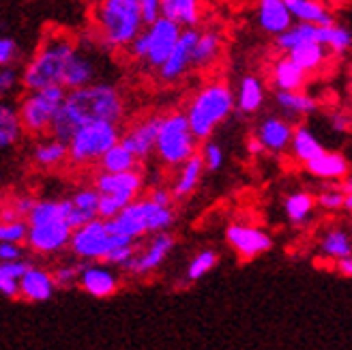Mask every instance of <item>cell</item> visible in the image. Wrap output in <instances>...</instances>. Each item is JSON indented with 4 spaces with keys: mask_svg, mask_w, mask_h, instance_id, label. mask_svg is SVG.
<instances>
[{
    "mask_svg": "<svg viewBox=\"0 0 352 350\" xmlns=\"http://www.w3.org/2000/svg\"><path fill=\"white\" fill-rule=\"evenodd\" d=\"M307 72H303L290 56L279 58L273 65V84L281 93H296L305 86Z\"/></svg>",
    "mask_w": 352,
    "mask_h": 350,
    "instance_id": "7402d4cb",
    "label": "cell"
},
{
    "mask_svg": "<svg viewBox=\"0 0 352 350\" xmlns=\"http://www.w3.org/2000/svg\"><path fill=\"white\" fill-rule=\"evenodd\" d=\"M74 228L65 219L50 221L43 226H34L28 234V248L37 254H54L67 245H72Z\"/></svg>",
    "mask_w": 352,
    "mask_h": 350,
    "instance_id": "8fae6325",
    "label": "cell"
},
{
    "mask_svg": "<svg viewBox=\"0 0 352 350\" xmlns=\"http://www.w3.org/2000/svg\"><path fill=\"white\" fill-rule=\"evenodd\" d=\"M172 198H174V196H170V191H166V189H155L153 194H151V200H153L155 204L164 206V208H170Z\"/></svg>",
    "mask_w": 352,
    "mask_h": 350,
    "instance_id": "9f6ffc18",
    "label": "cell"
},
{
    "mask_svg": "<svg viewBox=\"0 0 352 350\" xmlns=\"http://www.w3.org/2000/svg\"><path fill=\"white\" fill-rule=\"evenodd\" d=\"M320 248L327 256L331 258H338V260H344V258H350L352 256V239L344 232V230H331L322 243Z\"/></svg>",
    "mask_w": 352,
    "mask_h": 350,
    "instance_id": "74e56055",
    "label": "cell"
},
{
    "mask_svg": "<svg viewBox=\"0 0 352 350\" xmlns=\"http://www.w3.org/2000/svg\"><path fill=\"white\" fill-rule=\"evenodd\" d=\"M22 131H24V125L20 118V110L3 103V106H0V146L3 149L13 146L17 140H20Z\"/></svg>",
    "mask_w": 352,
    "mask_h": 350,
    "instance_id": "4dcf8cb0",
    "label": "cell"
},
{
    "mask_svg": "<svg viewBox=\"0 0 352 350\" xmlns=\"http://www.w3.org/2000/svg\"><path fill=\"white\" fill-rule=\"evenodd\" d=\"M95 20L103 47L110 50H127L146 26L140 0H99Z\"/></svg>",
    "mask_w": 352,
    "mask_h": 350,
    "instance_id": "3957f363",
    "label": "cell"
},
{
    "mask_svg": "<svg viewBox=\"0 0 352 350\" xmlns=\"http://www.w3.org/2000/svg\"><path fill=\"white\" fill-rule=\"evenodd\" d=\"M256 20L260 30L273 34L275 39L294 24V17L286 5V0H258Z\"/></svg>",
    "mask_w": 352,
    "mask_h": 350,
    "instance_id": "9a60e30c",
    "label": "cell"
},
{
    "mask_svg": "<svg viewBox=\"0 0 352 350\" xmlns=\"http://www.w3.org/2000/svg\"><path fill=\"white\" fill-rule=\"evenodd\" d=\"M127 52H129V56L133 61L146 63V56H148V34H146V28H144V32H140L138 37L129 43Z\"/></svg>",
    "mask_w": 352,
    "mask_h": 350,
    "instance_id": "7dc6e473",
    "label": "cell"
},
{
    "mask_svg": "<svg viewBox=\"0 0 352 350\" xmlns=\"http://www.w3.org/2000/svg\"><path fill=\"white\" fill-rule=\"evenodd\" d=\"M76 41L63 32H52L22 69V86L28 93H37L50 86H63L65 69L76 54Z\"/></svg>",
    "mask_w": 352,
    "mask_h": 350,
    "instance_id": "7a4b0ae2",
    "label": "cell"
},
{
    "mask_svg": "<svg viewBox=\"0 0 352 350\" xmlns=\"http://www.w3.org/2000/svg\"><path fill=\"white\" fill-rule=\"evenodd\" d=\"M275 101H277V106L281 110H284L286 114H292V116H305V114L316 112V108H318L316 99L305 95V93H301V91H296V93H281V91H277Z\"/></svg>",
    "mask_w": 352,
    "mask_h": 350,
    "instance_id": "d6a6232c",
    "label": "cell"
},
{
    "mask_svg": "<svg viewBox=\"0 0 352 350\" xmlns=\"http://www.w3.org/2000/svg\"><path fill=\"white\" fill-rule=\"evenodd\" d=\"M0 260H3V262H15V260H22V250H20V245L0 243Z\"/></svg>",
    "mask_w": 352,
    "mask_h": 350,
    "instance_id": "db71d44e",
    "label": "cell"
},
{
    "mask_svg": "<svg viewBox=\"0 0 352 350\" xmlns=\"http://www.w3.org/2000/svg\"><path fill=\"white\" fill-rule=\"evenodd\" d=\"M202 170H206L202 155H193L185 166H181V174H179V181H176V185H174L172 196L174 198H187V196H191L193 189H196L198 183H200Z\"/></svg>",
    "mask_w": 352,
    "mask_h": 350,
    "instance_id": "83f0119b",
    "label": "cell"
},
{
    "mask_svg": "<svg viewBox=\"0 0 352 350\" xmlns=\"http://www.w3.org/2000/svg\"><path fill=\"white\" fill-rule=\"evenodd\" d=\"M258 138L264 144V149L271 153H281L288 146H292V138H294V129L288 120L279 118V116H269L260 122L258 127Z\"/></svg>",
    "mask_w": 352,
    "mask_h": 350,
    "instance_id": "d6986e66",
    "label": "cell"
},
{
    "mask_svg": "<svg viewBox=\"0 0 352 350\" xmlns=\"http://www.w3.org/2000/svg\"><path fill=\"white\" fill-rule=\"evenodd\" d=\"M20 82H22V74L15 67H3V72H0V93L5 95L11 93Z\"/></svg>",
    "mask_w": 352,
    "mask_h": 350,
    "instance_id": "681fc988",
    "label": "cell"
},
{
    "mask_svg": "<svg viewBox=\"0 0 352 350\" xmlns=\"http://www.w3.org/2000/svg\"><path fill=\"white\" fill-rule=\"evenodd\" d=\"M142 187V174L138 170L131 172H122V174H105L101 172L97 181H95V189L101 196H114L116 200H120L125 206H129L131 202H135V194Z\"/></svg>",
    "mask_w": 352,
    "mask_h": 350,
    "instance_id": "4fadbf2b",
    "label": "cell"
},
{
    "mask_svg": "<svg viewBox=\"0 0 352 350\" xmlns=\"http://www.w3.org/2000/svg\"><path fill=\"white\" fill-rule=\"evenodd\" d=\"M327 54H329V50L320 43H305L301 47H296L290 52V58L303 69V72H316V69H320L322 63L327 61Z\"/></svg>",
    "mask_w": 352,
    "mask_h": 350,
    "instance_id": "e575fe53",
    "label": "cell"
},
{
    "mask_svg": "<svg viewBox=\"0 0 352 350\" xmlns=\"http://www.w3.org/2000/svg\"><path fill=\"white\" fill-rule=\"evenodd\" d=\"M172 248H174V239H172V234L160 232V234H157V237L151 241V245H148V248H146L144 252L135 254V258L129 262L127 271H131L133 275H146V273L155 271V269L160 267L162 262L166 260V256L172 252Z\"/></svg>",
    "mask_w": 352,
    "mask_h": 350,
    "instance_id": "e0dca14e",
    "label": "cell"
},
{
    "mask_svg": "<svg viewBox=\"0 0 352 350\" xmlns=\"http://www.w3.org/2000/svg\"><path fill=\"white\" fill-rule=\"evenodd\" d=\"M318 202H320V206L327 208V211H338V208H344L346 194H344V191H338V189L324 191V194H320Z\"/></svg>",
    "mask_w": 352,
    "mask_h": 350,
    "instance_id": "f907efd6",
    "label": "cell"
},
{
    "mask_svg": "<svg viewBox=\"0 0 352 350\" xmlns=\"http://www.w3.org/2000/svg\"><path fill=\"white\" fill-rule=\"evenodd\" d=\"M221 34L213 28L200 30V39L193 47V69H208L217 63V58L221 56Z\"/></svg>",
    "mask_w": 352,
    "mask_h": 350,
    "instance_id": "d4e9b609",
    "label": "cell"
},
{
    "mask_svg": "<svg viewBox=\"0 0 352 350\" xmlns=\"http://www.w3.org/2000/svg\"><path fill=\"white\" fill-rule=\"evenodd\" d=\"M307 170L320 179H342L348 174V162L340 153H324L318 160L307 164Z\"/></svg>",
    "mask_w": 352,
    "mask_h": 350,
    "instance_id": "f546056e",
    "label": "cell"
},
{
    "mask_svg": "<svg viewBox=\"0 0 352 350\" xmlns=\"http://www.w3.org/2000/svg\"><path fill=\"white\" fill-rule=\"evenodd\" d=\"M97 78H99L97 58L88 50L78 47L76 54L72 56V61H69V65L65 69L63 86L67 91H78V89H86V86L97 84Z\"/></svg>",
    "mask_w": 352,
    "mask_h": 350,
    "instance_id": "5bb4252c",
    "label": "cell"
},
{
    "mask_svg": "<svg viewBox=\"0 0 352 350\" xmlns=\"http://www.w3.org/2000/svg\"><path fill=\"white\" fill-rule=\"evenodd\" d=\"M198 138L193 135L189 118L183 112H170L162 118L160 138H157V155L168 166H185L196 155Z\"/></svg>",
    "mask_w": 352,
    "mask_h": 350,
    "instance_id": "5b68a950",
    "label": "cell"
},
{
    "mask_svg": "<svg viewBox=\"0 0 352 350\" xmlns=\"http://www.w3.org/2000/svg\"><path fill=\"white\" fill-rule=\"evenodd\" d=\"M30 269H32V267H30V262H26V260L3 262V265H0V275H7V277L17 279V282H22L24 275H26Z\"/></svg>",
    "mask_w": 352,
    "mask_h": 350,
    "instance_id": "c3c4849f",
    "label": "cell"
},
{
    "mask_svg": "<svg viewBox=\"0 0 352 350\" xmlns=\"http://www.w3.org/2000/svg\"><path fill=\"white\" fill-rule=\"evenodd\" d=\"M226 237L243 258H254L258 254H264L271 250V237L252 228V226L232 223L230 228H228Z\"/></svg>",
    "mask_w": 352,
    "mask_h": 350,
    "instance_id": "2e32d148",
    "label": "cell"
},
{
    "mask_svg": "<svg viewBox=\"0 0 352 350\" xmlns=\"http://www.w3.org/2000/svg\"><path fill=\"white\" fill-rule=\"evenodd\" d=\"M140 5H142L146 26H151L153 22H157L162 17V0H140Z\"/></svg>",
    "mask_w": 352,
    "mask_h": 350,
    "instance_id": "816d5d0a",
    "label": "cell"
},
{
    "mask_svg": "<svg viewBox=\"0 0 352 350\" xmlns=\"http://www.w3.org/2000/svg\"><path fill=\"white\" fill-rule=\"evenodd\" d=\"M28 234H30V223L24 219L13 223H0V243H11V245L28 243Z\"/></svg>",
    "mask_w": 352,
    "mask_h": 350,
    "instance_id": "60d3db41",
    "label": "cell"
},
{
    "mask_svg": "<svg viewBox=\"0 0 352 350\" xmlns=\"http://www.w3.org/2000/svg\"><path fill=\"white\" fill-rule=\"evenodd\" d=\"M344 194L346 196H352V177L344 183Z\"/></svg>",
    "mask_w": 352,
    "mask_h": 350,
    "instance_id": "91938a15",
    "label": "cell"
},
{
    "mask_svg": "<svg viewBox=\"0 0 352 350\" xmlns=\"http://www.w3.org/2000/svg\"><path fill=\"white\" fill-rule=\"evenodd\" d=\"M185 28H181L179 24H174L168 17H160L157 22H153L151 26H146V34H148V56L146 63L151 69L160 72L164 67V63L170 58V54L174 52V47L179 45L181 34Z\"/></svg>",
    "mask_w": 352,
    "mask_h": 350,
    "instance_id": "ba28073f",
    "label": "cell"
},
{
    "mask_svg": "<svg viewBox=\"0 0 352 350\" xmlns=\"http://www.w3.org/2000/svg\"><path fill=\"white\" fill-rule=\"evenodd\" d=\"M72 200H74V206L78 208V211L88 213V215H93V217H99V200H101V194H99L95 187L76 191Z\"/></svg>",
    "mask_w": 352,
    "mask_h": 350,
    "instance_id": "b9f144b4",
    "label": "cell"
},
{
    "mask_svg": "<svg viewBox=\"0 0 352 350\" xmlns=\"http://www.w3.org/2000/svg\"><path fill=\"white\" fill-rule=\"evenodd\" d=\"M162 15L181 28H196L202 20V0H162Z\"/></svg>",
    "mask_w": 352,
    "mask_h": 350,
    "instance_id": "44dd1931",
    "label": "cell"
},
{
    "mask_svg": "<svg viewBox=\"0 0 352 350\" xmlns=\"http://www.w3.org/2000/svg\"><path fill=\"white\" fill-rule=\"evenodd\" d=\"M67 89L65 86H50V89L28 93L22 103H20V118L22 125L28 133H43L52 129L60 106L67 99Z\"/></svg>",
    "mask_w": 352,
    "mask_h": 350,
    "instance_id": "52a82bcc",
    "label": "cell"
},
{
    "mask_svg": "<svg viewBox=\"0 0 352 350\" xmlns=\"http://www.w3.org/2000/svg\"><path fill=\"white\" fill-rule=\"evenodd\" d=\"M65 219L63 217V211H60V202H52V200H41L34 204L32 213L28 215V223L30 228L34 226H43V223H50V221H60Z\"/></svg>",
    "mask_w": 352,
    "mask_h": 350,
    "instance_id": "f35d334b",
    "label": "cell"
},
{
    "mask_svg": "<svg viewBox=\"0 0 352 350\" xmlns=\"http://www.w3.org/2000/svg\"><path fill=\"white\" fill-rule=\"evenodd\" d=\"M0 292H3L7 299H15V296H22L20 282H17V279H13V277L0 275Z\"/></svg>",
    "mask_w": 352,
    "mask_h": 350,
    "instance_id": "f5cc1de1",
    "label": "cell"
},
{
    "mask_svg": "<svg viewBox=\"0 0 352 350\" xmlns=\"http://www.w3.org/2000/svg\"><path fill=\"white\" fill-rule=\"evenodd\" d=\"M248 151H250L252 155H260L262 151H267V149H264V144L260 142V138L256 135V138H252L250 142H248Z\"/></svg>",
    "mask_w": 352,
    "mask_h": 350,
    "instance_id": "6f0895ef",
    "label": "cell"
},
{
    "mask_svg": "<svg viewBox=\"0 0 352 350\" xmlns=\"http://www.w3.org/2000/svg\"><path fill=\"white\" fill-rule=\"evenodd\" d=\"M80 284L88 294L97 296V299H105V296H110V294L116 292L118 279H116V275L112 271L103 269V267H84Z\"/></svg>",
    "mask_w": 352,
    "mask_h": 350,
    "instance_id": "603a6c76",
    "label": "cell"
},
{
    "mask_svg": "<svg viewBox=\"0 0 352 350\" xmlns=\"http://www.w3.org/2000/svg\"><path fill=\"white\" fill-rule=\"evenodd\" d=\"M125 116V101L110 82H97L86 89L69 91L50 133L60 142H72L76 131L93 122H118Z\"/></svg>",
    "mask_w": 352,
    "mask_h": 350,
    "instance_id": "6da1fadb",
    "label": "cell"
},
{
    "mask_svg": "<svg viewBox=\"0 0 352 350\" xmlns=\"http://www.w3.org/2000/svg\"><path fill=\"white\" fill-rule=\"evenodd\" d=\"M105 228H108L110 234H122V237H129L133 241H138L140 237H144L148 232V226H146V215H144L142 200L131 202L118 217L105 221Z\"/></svg>",
    "mask_w": 352,
    "mask_h": 350,
    "instance_id": "ac0fdd59",
    "label": "cell"
},
{
    "mask_svg": "<svg viewBox=\"0 0 352 350\" xmlns=\"http://www.w3.org/2000/svg\"><path fill=\"white\" fill-rule=\"evenodd\" d=\"M200 39V30L198 28H185L181 34L179 45L174 47L170 58L164 63V67L157 72L162 82H176L181 80L189 69L193 67V47H196Z\"/></svg>",
    "mask_w": 352,
    "mask_h": 350,
    "instance_id": "30bf717a",
    "label": "cell"
},
{
    "mask_svg": "<svg viewBox=\"0 0 352 350\" xmlns=\"http://www.w3.org/2000/svg\"><path fill=\"white\" fill-rule=\"evenodd\" d=\"M338 269H340L346 277H352V256H350V258H344V260H338Z\"/></svg>",
    "mask_w": 352,
    "mask_h": 350,
    "instance_id": "680465c9",
    "label": "cell"
},
{
    "mask_svg": "<svg viewBox=\"0 0 352 350\" xmlns=\"http://www.w3.org/2000/svg\"><path fill=\"white\" fill-rule=\"evenodd\" d=\"M67 157H69V144L60 142V140H56V138L45 140V142L37 144L34 146V153H32V160L43 168L60 166Z\"/></svg>",
    "mask_w": 352,
    "mask_h": 350,
    "instance_id": "1f68e13d",
    "label": "cell"
},
{
    "mask_svg": "<svg viewBox=\"0 0 352 350\" xmlns=\"http://www.w3.org/2000/svg\"><path fill=\"white\" fill-rule=\"evenodd\" d=\"M20 56V45L11 37L0 39V65L3 67H13V63Z\"/></svg>",
    "mask_w": 352,
    "mask_h": 350,
    "instance_id": "bcb514c9",
    "label": "cell"
},
{
    "mask_svg": "<svg viewBox=\"0 0 352 350\" xmlns=\"http://www.w3.org/2000/svg\"><path fill=\"white\" fill-rule=\"evenodd\" d=\"M162 118L164 116H148L144 120H140L138 125H133L127 133H122L120 144L125 146L135 160H146V157L153 153V149H157Z\"/></svg>",
    "mask_w": 352,
    "mask_h": 350,
    "instance_id": "7c38bea8",
    "label": "cell"
},
{
    "mask_svg": "<svg viewBox=\"0 0 352 350\" xmlns=\"http://www.w3.org/2000/svg\"><path fill=\"white\" fill-rule=\"evenodd\" d=\"M327 5H331V7H340V5H346L348 0H324Z\"/></svg>",
    "mask_w": 352,
    "mask_h": 350,
    "instance_id": "94428289",
    "label": "cell"
},
{
    "mask_svg": "<svg viewBox=\"0 0 352 350\" xmlns=\"http://www.w3.org/2000/svg\"><path fill=\"white\" fill-rule=\"evenodd\" d=\"M344 208H346V211H348V213H352V196H346Z\"/></svg>",
    "mask_w": 352,
    "mask_h": 350,
    "instance_id": "6125c7cd",
    "label": "cell"
},
{
    "mask_svg": "<svg viewBox=\"0 0 352 350\" xmlns=\"http://www.w3.org/2000/svg\"><path fill=\"white\" fill-rule=\"evenodd\" d=\"M331 127L336 131H350L352 129V118L344 112H336L331 116Z\"/></svg>",
    "mask_w": 352,
    "mask_h": 350,
    "instance_id": "11a10c76",
    "label": "cell"
},
{
    "mask_svg": "<svg viewBox=\"0 0 352 350\" xmlns=\"http://www.w3.org/2000/svg\"><path fill=\"white\" fill-rule=\"evenodd\" d=\"M264 103V86L260 78L256 76H245L239 84L236 91V108L243 114H254L262 108Z\"/></svg>",
    "mask_w": 352,
    "mask_h": 350,
    "instance_id": "4316f807",
    "label": "cell"
},
{
    "mask_svg": "<svg viewBox=\"0 0 352 350\" xmlns=\"http://www.w3.org/2000/svg\"><path fill=\"white\" fill-rule=\"evenodd\" d=\"M286 5L296 22L316 24V26H331L336 24L333 11L322 0H286Z\"/></svg>",
    "mask_w": 352,
    "mask_h": 350,
    "instance_id": "ffe728a7",
    "label": "cell"
},
{
    "mask_svg": "<svg viewBox=\"0 0 352 350\" xmlns=\"http://www.w3.org/2000/svg\"><path fill=\"white\" fill-rule=\"evenodd\" d=\"M69 248L82 260H105L112 252V234L105 228L103 219H95L74 232Z\"/></svg>",
    "mask_w": 352,
    "mask_h": 350,
    "instance_id": "9c48e42d",
    "label": "cell"
},
{
    "mask_svg": "<svg viewBox=\"0 0 352 350\" xmlns=\"http://www.w3.org/2000/svg\"><path fill=\"white\" fill-rule=\"evenodd\" d=\"M318 39H320V26L305 24V22H294L284 34H279V37L275 39V45L281 52L290 54L292 50L301 47L305 43H318Z\"/></svg>",
    "mask_w": 352,
    "mask_h": 350,
    "instance_id": "484cf974",
    "label": "cell"
},
{
    "mask_svg": "<svg viewBox=\"0 0 352 350\" xmlns=\"http://www.w3.org/2000/svg\"><path fill=\"white\" fill-rule=\"evenodd\" d=\"M20 288H22V299H28V301H47L52 299V294H54V277H52L47 271H41V269H30L24 279L20 282Z\"/></svg>",
    "mask_w": 352,
    "mask_h": 350,
    "instance_id": "cb8c5ba5",
    "label": "cell"
},
{
    "mask_svg": "<svg viewBox=\"0 0 352 350\" xmlns=\"http://www.w3.org/2000/svg\"><path fill=\"white\" fill-rule=\"evenodd\" d=\"M215 262H217V254L215 252H210V250L200 252L196 258L191 260L189 271H187V279H189V282H198L200 277H204L210 269L215 267Z\"/></svg>",
    "mask_w": 352,
    "mask_h": 350,
    "instance_id": "7bdbcfd3",
    "label": "cell"
},
{
    "mask_svg": "<svg viewBox=\"0 0 352 350\" xmlns=\"http://www.w3.org/2000/svg\"><path fill=\"white\" fill-rule=\"evenodd\" d=\"M311 208H314V200L309 194H303V191L292 194L286 200V213H288L290 221H294V223H303L309 217Z\"/></svg>",
    "mask_w": 352,
    "mask_h": 350,
    "instance_id": "ab89813d",
    "label": "cell"
},
{
    "mask_svg": "<svg viewBox=\"0 0 352 350\" xmlns=\"http://www.w3.org/2000/svg\"><path fill=\"white\" fill-rule=\"evenodd\" d=\"M320 45H324L333 54H344L352 47V32L342 26V24H331V26H320Z\"/></svg>",
    "mask_w": 352,
    "mask_h": 350,
    "instance_id": "836d02e7",
    "label": "cell"
},
{
    "mask_svg": "<svg viewBox=\"0 0 352 350\" xmlns=\"http://www.w3.org/2000/svg\"><path fill=\"white\" fill-rule=\"evenodd\" d=\"M52 277H54V284H56V286L67 288V286H72L74 282H80L82 271H80L78 265H76V267H74V265H67V267H58Z\"/></svg>",
    "mask_w": 352,
    "mask_h": 350,
    "instance_id": "f6af8a7d",
    "label": "cell"
},
{
    "mask_svg": "<svg viewBox=\"0 0 352 350\" xmlns=\"http://www.w3.org/2000/svg\"><path fill=\"white\" fill-rule=\"evenodd\" d=\"M135 157L122 146V144H116L108 155L101 160V170L105 174H122V172H131L135 170Z\"/></svg>",
    "mask_w": 352,
    "mask_h": 350,
    "instance_id": "d590c367",
    "label": "cell"
},
{
    "mask_svg": "<svg viewBox=\"0 0 352 350\" xmlns=\"http://www.w3.org/2000/svg\"><path fill=\"white\" fill-rule=\"evenodd\" d=\"M120 131L114 122H93L86 125L69 142V160L78 166L101 164L116 144H120Z\"/></svg>",
    "mask_w": 352,
    "mask_h": 350,
    "instance_id": "8992f818",
    "label": "cell"
},
{
    "mask_svg": "<svg viewBox=\"0 0 352 350\" xmlns=\"http://www.w3.org/2000/svg\"><path fill=\"white\" fill-rule=\"evenodd\" d=\"M236 106V95L223 82H208L193 95L187 106V118L191 131L198 140H206L217 125L230 116Z\"/></svg>",
    "mask_w": 352,
    "mask_h": 350,
    "instance_id": "277c9868",
    "label": "cell"
},
{
    "mask_svg": "<svg viewBox=\"0 0 352 350\" xmlns=\"http://www.w3.org/2000/svg\"><path fill=\"white\" fill-rule=\"evenodd\" d=\"M292 153L298 162H303L307 166L314 160H318L320 155H324L327 151L318 142V138H316L307 127H298V129H294V138H292Z\"/></svg>",
    "mask_w": 352,
    "mask_h": 350,
    "instance_id": "f1b7e54d",
    "label": "cell"
},
{
    "mask_svg": "<svg viewBox=\"0 0 352 350\" xmlns=\"http://www.w3.org/2000/svg\"><path fill=\"white\" fill-rule=\"evenodd\" d=\"M202 160H204L206 170H210V172L219 170L223 166V151H221V146L215 144V142H206L204 144V153H202Z\"/></svg>",
    "mask_w": 352,
    "mask_h": 350,
    "instance_id": "ee69618b",
    "label": "cell"
},
{
    "mask_svg": "<svg viewBox=\"0 0 352 350\" xmlns=\"http://www.w3.org/2000/svg\"><path fill=\"white\" fill-rule=\"evenodd\" d=\"M144 204V215H146V226H148V232H166L172 221H174V213L172 208H164L160 204H155L151 198L142 200Z\"/></svg>",
    "mask_w": 352,
    "mask_h": 350,
    "instance_id": "8d00e7d4",
    "label": "cell"
}]
</instances>
